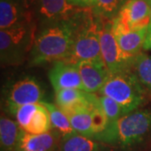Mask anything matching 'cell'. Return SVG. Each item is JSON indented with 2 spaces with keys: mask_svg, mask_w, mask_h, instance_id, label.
I'll return each mask as SVG.
<instances>
[{
  "mask_svg": "<svg viewBox=\"0 0 151 151\" xmlns=\"http://www.w3.org/2000/svg\"><path fill=\"white\" fill-rule=\"evenodd\" d=\"M92 108L82 107L63 112L67 115L73 129L77 134L93 139L94 131L92 124Z\"/></svg>",
  "mask_w": 151,
  "mask_h": 151,
  "instance_id": "cell-16",
  "label": "cell"
},
{
  "mask_svg": "<svg viewBox=\"0 0 151 151\" xmlns=\"http://www.w3.org/2000/svg\"><path fill=\"white\" fill-rule=\"evenodd\" d=\"M144 1H146L147 3H149V4H151V0H144Z\"/></svg>",
  "mask_w": 151,
  "mask_h": 151,
  "instance_id": "cell-28",
  "label": "cell"
},
{
  "mask_svg": "<svg viewBox=\"0 0 151 151\" xmlns=\"http://www.w3.org/2000/svg\"><path fill=\"white\" fill-rule=\"evenodd\" d=\"M143 50H151V21L147 28V33L143 46Z\"/></svg>",
  "mask_w": 151,
  "mask_h": 151,
  "instance_id": "cell-26",
  "label": "cell"
},
{
  "mask_svg": "<svg viewBox=\"0 0 151 151\" xmlns=\"http://www.w3.org/2000/svg\"><path fill=\"white\" fill-rule=\"evenodd\" d=\"M128 0H96L94 14L103 20H113Z\"/></svg>",
  "mask_w": 151,
  "mask_h": 151,
  "instance_id": "cell-21",
  "label": "cell"
},
{
  "mask_svg": "<svg viewBox=\"0 0 151 151\" xmlns=\"http://www.w3.org/2000/svg\"><path fill=\"white\" fill-rule=\"evenodd\" d=\"M17 2L18 4H21L24 8H25L28 10L33 11V9L35 7V4L37 0H14Z\"/></svg>",
  "mask_w": 151,
  "mask_h": 151,
  "instance_id": "cell-27",
  "label": "cell"
},
{
  "mask_svg": "<svg viewBox=\"0 0 151 151\" xmlns=\"http://www.w3.org/2000/svg\"><path fill=\"white\" fill-rule=\"evenodd\" d=\"M34 21L33 11L14 0H0V29H6Z\"/></svg>",
  "mask_w": 151,
  "mask_h": 151,
  "instance_id": "cell-14",
  "label": "cell"
},
{
  "mask_svg": "<svg viewBox=\"0 0 151 151\" xmlns=\"http://www.w3.org/2000/svg\"><path fill=\"white\" fill-rule=\"evenodd\" d=\"M52 129L50 114L46 108L40 104L37 112L35 113L26 129L24 130L31 134H41Z\"/></svg>",
  "mask_w": 151,
  "mask_h": 151,
  "instance_id": "cell-22",
  "label": "cell"
},
{
  "mask_svg": "<svg viewBox=\"0 0 151 151\" xmlns=\"http://www.w3.org/2000/svg\"><path fill=\"white\" fill-rule=\"evenodd\" d=\"M112 21L113 27L124 29L147 27L151 21V4L144 0H128Z\"/></svg>",
  "mask_w": 151,
  "mask_h": 151,
  "instance_id": "cell-8",
  "label": "cell"
},
{
  "mask_svg": "<svg viewBox=\"0 0 151 151\" xmlns=\"http://www.w3.org/2000/svg\"><path fill=\"white\" fill-rule=\"evenodd\" d=\"M55 92V103L62 111L77 108H92L98 103V96L81 89H62Z\"/></svg>",
  "mask_w": 151,
  "mask_h": 151,
  "instance_id": "cell-12",
  "label": "cell"
},
{
  "mask_svg": "<svg viewBox=\"0 0 151 151\" xmlns=\"http://www.w3.org/2000/svg\"><path fill=\"white\" fill-rule=\"evenodd\" d=\"M60 151H101V148L95 139L76 133L62 137Z\"/></svg>",
  "mask_w": 151,
  "mask_h": 151,
  "instance_id": "cell-19",
  "label": "cell"
},
{
  "mask_svg": "<svg viewBox=\"0 0 151 151\" xmlns=\"http://www.w3.org/2000/svg\"><path fill=\"white\" fill-rule=\"evenodd\" d=\"M44 95L43 88L37 80L30 76L23 78L9 88L5 97L6 108L14 115L21 106L44 102Z\"/></svg>",
  "mask_w": 151,
  "mask_h": 151,
  "instance_id": "cell-7",
  "label": "cell"
},
{
  "mask_svg": "<svg viewBox=\"0 0 151 151\" xmlns=\"http://www.w3.org/2000/svg\"><path fill=\"white\" fill-rule=\"evenodd\" d=\"M98 101L100 103L101 108L108 119V124L114 122L124 116L123 109L120 107L119 103L115 102L110 97L100 95L98 96Z\"/></svg>",
  "mask_w": 151,
  "mask_h": 151,
  "instance_id": "cell-23",
  "label": "cell"
},
{
  "mask_svg": "<svg viewBox=\"0 0 151 151\" xmlns=\"http://www.w3.org/2000/svg\"><path fill=\"white\" fill-rule=\"evenodd\" d=\"M40 103L37 104H27L19 108L14 113L16 122L22 130H25L29 126L35 113L37 112Z\"/></svg>",
  "mask_w": 151,
  "mask_h": 151,
  "instance_id": "cell-24",
  "label": "cell"
},
{
  "mask_svg": "<svg viewBox=\"0 0 151 151\" xmlns=\"http://www.w3.org/2000/svg\"><path fill=\"white\" fill-rule=\"evenodd\" d=\"M37 26L33 21L0 30V60L2 65H19L29 58Z\"/></svg>",
  "mask_w": 151,
  "mask_h": 151,
  "instance_id": "cell-4",
  "label": "cell"
},
{
  "mask_svg": "<svg viewBox=\"0 0 151 151\" xmlns=\"http://www.w3.org/2000/svg\"><path fill=\"white\" fill-rule=\"evenodd\" d=\"M151 132V108L137 109L109 123L93 139L108 145L128 148L145 139Z\"/></svg>",
  "mask_w": 151,
  "mask_h": 151,
  "instance_id": "cell-2",
  "label": "cell"
},
{
  "mask_svg": "<svg viewBox=\"0 0 151 151\" xmlns=\"http://www.w3.org/2000/svg\"><path fill=\"white\" fill-rule=\"evenodd\" d=\"M100 44L102 59L110 73L132 69L136 56H129L121 50L113 35V21H103Z\"/></svg>",
  "mask_w": 151,
  "mask_h": 151,
  "instance_id": "cell-6",
  "label": "cell"
},
{
  "mask_svg": "<svg viewBox=\"0 0 151 151\" xmlns=\"http://www.w3.org/2000/svg\"><path fill=\"white\" fill-rule=\"evenodd\" d=\"M22 129L17 122L1 117L0 119V145L1 151H15Z\"/></svg>",
  "mask_w": 151,
  "mask_h": 151,
  "instance_id": "cell-17",
  "label": "cell"
},
{
  "mask_svg": "<svg viewBox=\"0 0 151 151\" xmlns=\"http://www.w3.org/2000/svg\"><path fill=\"white\" fill-rule=\"evenodd\" d=\"M49 79L55 92L62 89L84 90L80 72L74 63L64 60L53 62L49 71Z\"/></svg>",
  "mask_w": 151,
  "mask_h": 151,
  "instance_id": "cell-9",
  "label": "cell"
},
{
  "mask_svg": "<svg viewBox=\"0 0 151 151\" xmlns=\"http://www.w3.org/2000/svg\"><path fill=\"white\" fill-rule=\"evenodd\" d=\"M103 19L88 11L83 22L67 62L76 64L82 60H103L101 55V29Z\"/></svg>",
  "mask_w": 151,
  "mask_h": 151,
  "instance_id": "cell-5",
  "label": "cell"
},
{
  "mask_svg": "<svg viewBox=\"0 0 151 151\" xmlns=\"http://www.w3.org/2000/svg\"><path fill=\"white\" fill-rule=\"evenodd\" d=\"M139 81L147 92L151 95V56L145 53H140L134 58L132 67Z\"/></svg>",
  "mask_w": 151,
  "mask_h": 151,
  "instance_id": "cell-20",
  "label": "cell"
},
{
  "mask_svg": "<svg viewBox=\"0 0 151 151\" xmlns=\"http://www.w3.org/2000/svg\"><path fill=\"white\" fill-rule=\"evenodd\" d=\"M79 9L67 0H37L33 13L40 24L43 25L68 18Z\"/></svg>",
  "mask_w": 151,
  "mask_h": 151,
  "instance_id": "cell-10",
  "label": "cell"
},
{
  "mask_svg": "<svg viewBox=\"0 0 151 151\" xmlns=\"http://www.w3.org/2000/svg\"><path fill=\"white\" fill-rule=\"evenodd\" d=\"M84 90L99 92L109 76V70L103 60H82L76 63Z\"/></svg>",
  "mask_w": 151,
  "mask_h": 151,
  "instance_id": "cell-11",
  "label": "cell"
},
{
  "mask_svg": "<svg viewBox=\"0 0 151 151\" xmlns=\"http://www.w3.org/2000/svg\"><path fill=\"white\" fill-rule=\"evenodd\" d=\"M99 93L119 103L124 115L144 105L149 94L132 69L110 73Z\"/></svg>",
  "mask_w": 151,
  "mask_h": 151,
  "instance_id": "cell-3",
  "label": "cell"
},
{
  "mask_svg": "<svg viewBox=\"0 0 151 151\" xmlns=\"http://www.w3.org/2000/svg\"><path fill=\"white\" fill-rule=\"evenodd\" d=\"M72 6L78 9H93L96 0H67Z\"/></svg>",
  "mask_w": 151,
  "mask_h": 151,
  "instance_id": "cell-25",
  "label": "cell"
},
{
  "mask_svg": "<svg viewBox=\"0 0 151 151\" xmlns=\"http://www.w3.org/2000/svg\"><path fill=\"white\" fill-rule=\"evenodd\" d=\"M90 9H80L68 18L40 25L29 58V65L34 66L59 60L66 61Z\"/></svg>",
  "mask_w": 151,
  "mask_h": 151,
  "instance_id": "cell-1",
  "label": "cell"
},
{
  "mask_svg": "<svg viewBox=\"0 0 151 151\" xmlns=\"http://www.w3.org/2000/svg\"><path fill=\"white\" fill-rule=\"evenodd\" d=\"M147 28L124 29L113 26V32L121 50L126 55L135 57L142 53Z\"/></svg>",
  "mask_w": 151,
  "mask_h": 151,
  "instance_id": "cell-15",
  "label": "cell"
},
{
  "mask_svg": "<svg viewBox=\"0 0 151 151\" xmlns=\"http://www.w3.org/2000/svg\"><path fill=\"white\" fill-rule=\"evenodd\" d=\"M60 136L55 129L41 134H31L22 130L15 151H55Z\"/></svg>",
  "mask_w": 151,
  "mask_h": 151,
  "instance_id": "cell-13",
  "label": "cell"
},
{
  "mask_svg": "<svg viewBox=\"0 0 151 151\" xmlns=\"http://www.w3.org/2000/svg\"><path fill=\"white\" fill-rule=\"evenodd\" d=\"M41 104L46 108L50 114L52 129L57 131L60 134L62 135V137H65L76 133L73 129L67 115L59 107H57L53 103L46 102H42Z\"/></svg>",
  "mask_w": 151,
  "mask_h": 151,
  "instance_id": "cell-18",
  "label": "cell"
}]
</instances>
